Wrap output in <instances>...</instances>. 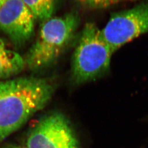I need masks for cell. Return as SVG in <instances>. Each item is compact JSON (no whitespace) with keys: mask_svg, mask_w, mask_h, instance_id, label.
I'll return each instance as SVG.
<instances>
[{"mask_svg":"<svg viewBox=\"0 0 148 148\" xmlns=\"http://www.w3.org/2000/svg\"><path fill=\"white\" fill-rule=\"evenodd\" d=\"M52 80L21 77L0 82V142L24 125L51 99Z\"/></svg>","mask_w":148,"mask_h":148,"instance_id":"cell-1","label":"cell"},{"mask_svg":"<svg viewBox=\"0 0 148 148\" xmlns=\"http://www.w3.org/2000/svg\"><path fill=\"white\" fill-rule=\"evenodd\" d=\"M114 52L94 23L85 25L73 58L71 81L80 85L95 79L108 71Z\"/></svg>","mask_w":148,"mask_h":148,"instance_id":"cell-2","label":"cell"},{"mask_svg":"<svg viewBox=\"0 0 148 148\" xmlns=\"http://www.w3.org/2000/svg\"><path fill=\"white\" fill-rule=\"evenodd\" d=\"M79 21L76 14L69 13L43 22L36 40L25 59L28 67L38 70L54 63L73 37Z\"/></svg>","mask_w":148,"mask_h":148,"instance_id":"cell-3","label":"cell"},{"mask_svg":"<svg viewBox=\"0 0 148 148\" xmlns=\"http://www.w3.org/2000/svg\"><path fill=\"white\" fill-rule=\"evenodd\" d=\"M101 33L114 52L134 38L148 33V2L113 14Z\"/></svg>","mask_w":148,"mask_h":148,"instance_id":"cell-4","label":"cell"},{"mask_svg":"<svg viewBox=\"0 0 148 148\" xmlns=\"http://www.w3.org/2000/svg\"><path fill=\"white\" fill-rule=\"evenodd\" d=\"M26 148H79L70 123L63 114L42 117L29 133Z\"/></svg>","mask_w":148,"mask_h":148,"instance_id":"cell-5","label":"cell"},{"mask_svg":"<svg viewBox=\"0 0 148 148\" xmlns=\"http://www.w3.org/2000/svg\"><path fill=\"white\" fill-rule=\"evenodd\" d=\"M36 19L22 0H6L0 7V29L22 45L33 35Z\"/></svg>","mask_w":148,"mask_h":148,"instance_id":"cell-6","label":"cell"},{"mask_svg":"<svg viewBox=\"0 0 148 148\" xmlns=\"http://www.w3.org/2000/svg\"><path fill=\"white\" fill-rule=\"evenodd\" d=\"M25 64V59L19 54L5 48L0 49V79L18 74Z\"/></svg>","mask_w":148,"mask_h":148,"instance_id":"cell-7","label":"cell"},{"mask_svg":"<svg viewBox=\"0 0 148 148\" xmlns=\"http://www.w3.org/2000/svg\"><path fill=\"white\" fill-rule=\"evenodd\" d=\"M36 20L44 22L52 17L57 0H22Z\"/></svg>","mask_w":148,"mask_h":148,"instance_id":"cell-8","label":"cell"},{"mask_svg":"<svg viewBox=\"0 0 148 148\" xmlns=\"http://www.w3.org/2000/svg\"><path fill=\"white\" fill-rule=\"evenodd\" d=\"M119 1L120 0H86V2L90 7L93 8L101 9L113 5Z\"/></svg>","mask_w":148,"mask_h":148,"instance_id":"cell-9","label":"cell"},{"mask_svg":"<svg viewBox=\"0 0 148 148\" xmlns=\"http://www.w3.org/2000/svg\"><path fill=\"white\" fill-rule=\"evenodd\" d=\"M2 148H26L22 147L21 146H18V145H8L6 146L5 147H3Z\"/></svg>","mask_w":148,"mask_h":148,"instance_id":"cell-10","label":"cell"},{"mask_svg":"<svg viewBox=\"0 0 148 148\" xmlns=\"http://www.w3.org/2000/svg\"><path fill=\"white\" fill-rule=\"evenodd\" d=\"M5 44L3 42V41L0 38V49L5 48Z\"/></svg>","mask_w":148,"mask_h":148,"instance_id":"cell-11","label":"cell"},{"mask_svg":"<svg viewBox=\"0 0 148 148\" xmlns=\"http://www.w3.org/2000/svg\"><path fill=\"white\" fill-rule=\"evenodd\" d=\"M6 0H0V2H1L2 3H4V2H5Z\"/></svg>","mask_w":148,"mask_h":148,"instance_id":"cell-12","label":"cell"},{"mask_svg":"<svg viewBox=\"0 0 148 148\" xmlns=\"http://www.w3.org/2000/svg\"><path fill=\"white\" fill-rule=\"evenodd\" d=\"M80 2H86V0H79Z\"/></svg>","mask_w":148,"mask_h":148,"instance_id":"cell-13","label":"cell"},{"mask_svg":"<svg viewBox=\"0 0 148 148\" xmlns=\"http://www.w3.org/2000/svg\"><path fill=\"white\" fill-rule=\"evenodd\" d=\"M3 3H1V2H0V7H1V5H3Z\"/></svg>","mask_w":148,"mask_h":148,"instance_id":"cell-14","label":"cell"},{"mask_svg":"<svg viewBox=\"0 0 148 148\" xmlns=\"http://www.w3.org/2000/svg\"><path fill=\"white\" fill-rule=\"evenodd\" d=\"M129 1H136V0H129ZM137 1V0H136Z\"/></svg>","mask_w":148,"mask_h":148,"instance_id":"cell-15","label":"cell"}]
</instances>
